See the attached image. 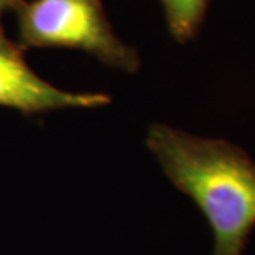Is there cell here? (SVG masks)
<instances>
[{"label": "cell", "mask_w": 255, "mask_h": 255, "mask_svg": "<svg viewBox=\"0 0 255 255\" xmlns=\"http://www.w3.org/2000/svg\"><path fill=\"white\" fill-rule=\"evenodd\" d=\"M13 10L22 48H75L125 73L139 70V55L113 32L101 0H22Z\"/></svg>", "instance_id": "obj_2"}, {"label": "cell", "mask_w": 255, "mask_h": 255, "mask_svg": "<svg viewBox=\"0 0 255 255\" xmlns=\"http://www.w3.org/2000/svg\"><path fill=\"white\" fill-rule=\"evenodd\" d=\"M209 2L211 0H161L172 38L184 43L196 37L204 23Z\"/></svg>", "instance_id": "obj_4"}, {"label": "cell", "mask_w": 255, "mask_h": 255, "mask_svg": "<svg viewBox=\"0 0 255 255\" xmlns=\"http://www.w3.org/2000/svg\"><path fill=\"white\" fill-rule=\"evenodd\" d=\"M22 0H0V23H2V17L8 10H13Z\"/></svg>", "instance_id": "obj_5"}, {"label": "cell", "mask_w": 255, "mask_h": 255, "mask_svg": "<svg viewBox=\"0 0 255 255\" xmlns=\"http://www.w3.org/2000/svg\"><path fill=\"white\" fill-rule=\"evenodd\" d=\"M146 146L164 174L189 196L212 229V255H244L255 229V162L224 139L167 125L147 129Z\"/></svg>", "instance_id": "obj_1"}, {"label": "cell", "mask_w": 255, "mask_h": 255, "mask_svg": "<svg viewBox=\"0 0 255 255\" xmlns=\"http://www.w3.org/2000/svg\"><path fill=\"white\" fill-rule=\"evenodd\" d=\"M23 48L5 35L0 23V106L25 115L71 108H100L110 103L105 93H73L57 88L30 68Z\"/></svg>", "instance_id": "obj_3"}]
</instances>
